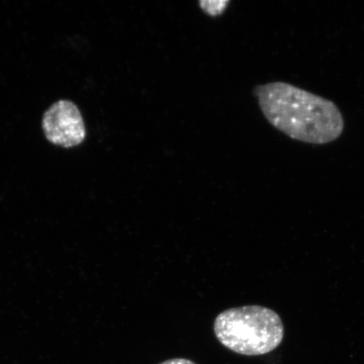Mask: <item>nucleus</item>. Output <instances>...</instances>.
I'll use <instances>...</instances> for the list:
<instances>
[{"label":"nucleus","mask_w":364,"mask_h":364,"mask_svg":"<svg viewBox=\"0 0 364 364\" xmlns=\"http://www.w3.org/2000/svg\"><path fill=\"white\" fill-rule=\"evenodd\" d=\"M43 129L49 142L63 148L77 146L86 135L83 117L76 105L70 101L54 103L45 112Z\"/></svg>","instance_id":"3"},{"label":"nucleus","mask_w":364,"mask_h":364,"mask_svg":"<svg viewBox=\"0 0 364 364\" xmlns=\"http://www.w3.org/2000/svg\"><path fill=\"white\" fill-rule=\"evenodd\" d=\"M215 334L230 351L260 356L276 349L284 340V326L271 309L249 306L227 309L215 321Z\"/></svg>","instance_id":"2"},{"label":"nucleus","mask_w":364,"mask_h":364,"mask_svg":"<svg viewBox=\"0 0 364 364\" xmlns=\"http://www.w3.org/2000/svg\"><path fill=\"white\" fill-rule=\"evenodd\" d=\"M159 364H196L194 362L186 358H173L170 360L163 362Z\"/></svg>","instance_id":"5"},{"label":"nucleus","mask_w":364,"mask_h":364,"mask_svg":"<svg viewBox=\"0 0 364 364\" xmlns=\"http://www.w3.org/2000/svg\"><path fill=\"white\" fill-rule=\"evenodd\" d=\"M229 3L230 1H228V0H221V1H205L203 0V1H200L199 4L208 15L216 16L224 12L227 4Z\"/></svg>","instance_id":"4"},{"label":"nucleus","mask_w":364,"mask_h":364,"mask_svg":"<svg viewBox=\"0 0 364 364\" xmlns=\"http://www.w3.org/2000/svg\"><path fill=\"white\" fill-rule=\"evenodd\" d=\"M256 95L268 122L290 139L321 145L343 133V114L330 100L281 81L257 86Z\"/></svg>","instance_id":"1"}]
</instances>
